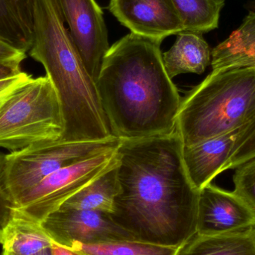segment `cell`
I'll return each mask as SVG.
<instances>
[{
	"instance_id": "7c38bea8",
	"label": "cell",
	"mask_w": 255,
	"mask_h": 255,
	"mask_svg": "<svg viewBox=\"0 0 255 255\" xmlns=\"http://www.w3.org/2000/svg\"><path fill=\"white\" fill-rule=\"evenodd\" d=\"M241 128L196 145H183V163L195 188L200 191L224 171Z\"/></svg>"
},
{
	"instance_id": "d4e9b609",
	"label": "cell",
	"mask_w": 255,
	"mask_h": 255,
	"mask_svg": "<svg viewBox=\"0 0 255 255\" xmlns=\"http://www.w3.org/2000/svg\"><path fill=\"white\" fill-rule=\"evenodd\" d=\"M26 58V53L13 47L0 38V63L7 61H21Z\"/></svg>"
},
{
	"instance_id": "83f0119b",
	"label": "cell",
	"mask_w": 255,
	"mask_h": 255,
	"mask_svg": "<svg viewBox=\"0 0 255 255\" xmlns=\"http://www.w3.org/2000/svg\"><path fill=\"white\" fill-rule=\"evenodd\" d=\"M51 251L52 255H91L79 249H70L61 247L52 241L51 244Z\"/></svg>"
},
{
	"instance_id": "4fadbf2b",
	"label": "cell",
	"mask_w": 255,
	"mask_h": 255,
	"mask_svg": "<svg viewBox=\"0 0 255 255\" xmlns=\"http://www.w3.org/2000/svg\"><path fill=\"white\" fill-rule=\"evenodd\" d=\"M212 71L255 69V11H250L241 25L211 52Z\"/></svg>"
},
{
	"instance_id": "30bf717a",
	"label": "cell",
	"mask_w": 255,
	"mask_h": 255,
	"mask_svg": "<svg viewBox=\"0 0 255 255\" xmlns=\"http://www.w3.org/2000/svg\"><path fill=\"white\" fill-rule=\"evenodd\" d=\"M109 9L133 34L163 41L184 31L171 0H111Z\"/></svg>"
},
{
	"instance_id": "9c48e42d",
	"label": "cell",
	"mask_w": 255,
	"mask_h": 255,
	"mask_svg": "<svg viewBox=\"0 0 255 255\" xmlns=\"http://www.w3.org/2000/svg\"><path fill=\"white\" fill-rule=\"evenodd\" d=\"M52 242L73 249L76 243L96 244L134 240L111 218L98 211L59 208L40 223Z\"/></svg>"
},
{
	"instance_id": "8992f818",
	"label": "cell",
	"mask_w": 255,
	"mask_h": 255,
	"mask_svg": "<svg viewBox=\"0 0 255 255\" xmlns=\"http://www.w3.org/2000/svg\"><path fill=\"white\" fill-rule=\"evenodd\" d=\"M121 139L88 142L61 140L34 144L4 155L1 171V185L6 198L13 206L25 193L55 171L116 149Z\"/></svg>"
},
{
	"instance_id": "484cf974",
	"label": "cell",
	"mask_w": 255,
	"mask_h": 255,
	"mask_svg": "<svg viewBox=\"0 0 255 255\" xmlns=\"http://www.w3.org/2000/svg\"><path fill=\"white\" fill-rule=\"evenodd\" d=\"M4 155L5 154L0 151V228L4 226V223H7L11 214L10 203L6 198L5 193L1 185V171L4 163Z\"/></svg>"
},
{
	"instance_id": "2e32d148",
	"label": "cell",
	"mask_w": 255,
	"mask_h": 255,
	"mask_svg": "<svg viewBox=\"0 0 255 255\" xmlns=\"http://www.w3.org/2000/svg\"><path fill=\"white\" fill-rule=\"evenodd\" d=\"M118 166L119 161L67 199L60 208L112 214L120 190Z\"/></svg>"
},
{
	"instance_id": "277c9868",
	"label": "cell",
	"mask_w": 255,
	"mask_h": 255,
	"mask_svg": "<svg viewBox=\"0 0 255 255\" xmlns=\"http://www.w3.org/2000/svg\"><path fill=\"white\" fill-rule=\"evenodd\" d=\"M255 95V69L211 72L181 99L176 130L182 145H196L242 127Z\"/></svg>"
},
{
	"instance_id": "8fae6325",
	"label": "cell",
	"mask_w": 255,
	"mask_h": 255,
	"mask_svg": "<svg viewBox=\"0 0 255 255\" xmlns=\"http://www.w3.org/2000/svg\"><path fill=\"white\" fill-rule=\"evenodd\" d=\"M255 226V214L234 192L212 184L200 190L197 234L224 235Z\"/></svg>"
},
{
	"instance_id": "6da1fadb",
	"label": "cell",
	"mask_w": 255,
	"mask_h": 255,
	"mask_svg": "<svg viewBox=\"0 0 255 255\" xmlns=\"http://www.w3.org/2000/svg\"><path fill=\"white\" fill-rule=\"evenodd\" d=\"M182 146L177 130L121 142L110 217L133 239L180 248L197 234L200 191L187 176Z\"/></svg>"
},
{
	"instance_id": "e0dca14e",
	"label": "cell",
	"mask_w": 255,
	"mask_h": 255,
	"mask_svg": "<svg viewBox=\"0 0 255 255\" xmlns=\"http://www.w3.org/2000/svg\"><path fill=\"white\" fill-rule=\"evenodd\" d=\"M52 241L40 225L10 215L0 228V245L10 255H30L51 247Z\"/></svg>"
},
{
	"instance_id": "603a6c76",
	"label": "cell",
	"mask_w": 255,
	"mask_h": 255,
	"mask_svg": "<svg viewBox=\"0 0 255 255\" xmlns=\"http://www.w3.org/2000/svg\"><path fill=\"white\" fill-rule=\"evenodd\" d=\"M31 79L32 76L31 75L22 72L14 77L0 81V111L15 91Z\"/></svg>"
},
{
	"instance_id": "cb8c5ba5",
	"label": "cell",
	"mask_w": 255,
	"mask_h": 255,
	"mask_svg": "<svg viewBox=\"0 0 255 255\" xmlns=\"http://www.w3.org/2000/svg\"><path fill=\"white\" fill-rule=\"evenodd\" d=\"M25 26L32 32L33 0H10Z\"/></svg>"
},
{
	"instance_id": "f1b7e54d",
	"label": "cell",
	"mask_w": 255,
	"mask_h": 255,
	"mask_svg": "<svg viewBox=\"0 0 255 255\" xmlns=\"http://www.w3.org/2000/svg\"><path fill=\"white\" fill-rule=\"evenodd\" d=\"M1 255H10L7 254V253L2 252ZM30 255H52V251H51V247H48V248L44 249V250H41V251L38 252V253H34V254Z\"/></svg>"
},
{
	"instance_id": "7402d4cb",
	"label": "cell",
	"mask_w": 255,
	"mask_h": 255,
	"mask_svg": "<svg viewBox=\"0 0 255 255\" xmlns=\"http://www.w3.org/2000/svg\"><path fill=\"white\" fill-rule=\"evenodd\" d=\"M236 169L233 176V192L255 214V157Z\"/></svg>"
},
{
	"instance_id": "5b68a950",
	"label": "cell",
	"mask_w": 255,
	"mask_h": 255,
	"mask_svg": "<svg viewBox=\"0 0 255 255\" xmlns=\"http://www.w3.org/2000/svg\"><path fill=\"white\" fill-rule=\"evenodd\" d=\"M64 119L59 96L47 76L31 79L0 111V148L10 152L61 140Z\"/></svg>"
},
{
	"instance_id": "ac0fdd59",
	"label": "cell",
	"mask_w": 255,
	"mask_h": 255,
	"mask_svg": "<svg viewBox=\"0 0 255 255\" xmlns=\"http://www.w3.org/2000/svg\"><path fill=\"white\" fill-rule=\"evenodd\" d=\"M184 31L204 34L218 28L225 0H171Z\"/></svg>"
},
{
	"instance_id": "4316f807",
	"label": "cell",
	"mask_w": 255,
	"mask_h": 255,
	"mask_svg": "<svg viewBox=\"0 0 255 255\" xmlns=\"http://www.w3.org/2000/svg\"><path fill=\"white\" fill-rule=\"evenodd\" d=\"M21 61H7L0 63V81L14 77L22 73Z\"/></svg>"
},
{
	"instance_id": "d6986e66",
	"label": "cell",
	"mask_w": 255,
	"mask_h": 255,
	"mask_svg": "<svg viewBox=\"0 0 255 255\" xmlns=\"http://www.w3.org/2000/svg\"><path fill=\"white\" fill-rule=\"evenodd\" d=\"M73 249H79L91 255H176L179 248L124 240L88 245L76 243Z\"/></svg>"
},
{
	"instance_id": "7a4b0ae2",
	"label": "cell",
	"mask_w": 255,
	"mask_h": 255,
	"mask_svg": "<svg viewBox=\"0 0 255 255\" xmlns=\"http://www.w3.org/2000/svg\"><path fill=\"white\" fill-rule=\"evenodd\" d=\"M161 43L130 32L103 59L96 85L112 133L121 140L176 130L181 98L165 69Z\"/></svg>"
},
{
	"instance_id": "9a60e30c",
	"label": "cell",
	"mask_w": 255,
	"mask_h": 255,
	"mask_svg": "<svg viewBox=\"0 0 255 255\" xmlns=\"http://www.w3.org/2000/svg\"><path fill=\"white\" fill-rule=\"evenodd\" d=\"M176 255H255V226L224 235L196 234Z\"/></svg>"
},
{
	"instance_id": "44dd1931",
	"label": "cell",
	"mask_w": 255,
	"mask_h": 255,
	"mask_svg": "<svg viewBox=\"0 0 255 255\" xmlns=\"http://www.w3.org/2000/svg\"><path fill=\"white\" fill-rule=\"evenodd\" d=\"M255 157V95L249 109L246 123L241 128L232 157L224 171L236 169Z\"/></svg>"
},
{
	"instance_id": "ba28073f",
	"label": "cell",
	"mask_w": 255,
	"mask_h": 255,
	"mask_svg": "<svg viewBox=\"0 0 255 255\" xmlns=\"http://www.w3.org/2000/svg\"><path fill=\"white\" fill-rule=\"evenodd\" d=\"M75 48L94 82L109 51L103 10L95 0H58Z\"/></svg>"
},
{
	"instance_id": "52a82bcc",
	"label": "cell",
	"mask_w": 255,
	"mask_h": 255,
	"mask_svg": "<svg viewBox=\"0 0 255 255\" xmlns=\"http://www.w3.org/2000/svg\"><path fill=\"white\" fill-rule=\"evenodd\" d=\"M118 148L105 151L46 177L19 199L10 215L40 224L67 199L119 161Z\"/></svg>"
},
{
	"instance_id": "ffe728a7",
	"label": "cell",
	"mask_w": 255,
	"mask_h": 255,
	"mask_svg": "<svg viewBox=\"0 0 255 255\" xmlns=\"http://www.w3.org/2000/svg\"><path fill=\"white\" fill-rule=\"evenodd\" d=\"M0 38L25 53L32 43V32L25 26L10 0H0Z\"/></svg>"
},
{
	"instance_id": "3957f363",
	"label": "cell",
	"mask_w": 255,
	"mask_h": 255,
	"mask_svg": "<svg viewBox=\"0 0 255 255\" xmlns=\"http://www.w3.org/2000/svg\"><path fill=\"white\" fill-rule=\"evenodd\" d=\"M64 23L58 0H33L32 43L28 53L43 66L59 96L65 125L61 140L88 142L115 137L95 82Z\"/></svg>"
},
{
	"instance_id": "5bb4252c",
	"label": "cell",
	"mask_w": 255,
	"mask_h": 255,
	"mask_svg": "<svg viewBox=\"0 0 255 255\" xmlns=\"http://www.w3.org/2000/svg\"><path fill=\"white\" fill-rule=\"evenodd\" d=\"M176 35L173 46L162 54L170 79L184 73H203L211 63L212 50L202 34L182 31Z\"/></svg>"
}]
</instances>
